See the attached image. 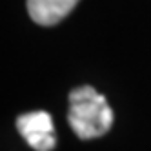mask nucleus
<instances>
[{"instance_id": "1", "label": "nucleus", "mask_w": 151, "mask_h": 151, "mask_svg": "<svg viewBox=\"0 0 151 151\" xmlns=\"http://www.w3.org/2000/svg\"><path fill=\"white\" fill-rule=\"evenodd\" d=\"M69 126L78 138H99L113 126V109L91 86H80L69 93Z\"/></svg>"}, {"instance_id": "2", "label": "nucleus", "mask_w": 151, "mask_h": 151, "mask_svg": "<svg viewBox=\"0 0 151 151\" xmlns=\"http://www.w3.org/2000/svg\"><path fill=\"white\" fill-rule=\"evenodd\" d=\"M17 127L35 151H51L57 144L53 118L46 111H31L17 118Z\"/></svg>"}, {"instance_id": "3", "label": "nucleus", "mask_w": 151, "mask_h": 151, "mask_svg": "<svg viewBox=\"0 0 151 151\" xmlns=\"http://www.w3.org/2000/svg\"><path fill=\"white\" fill-rule=\"evenodd\" d=\"M78 0H27V13L40 26H55L66 18Z\"/></svg>"}]
</instances>
